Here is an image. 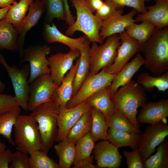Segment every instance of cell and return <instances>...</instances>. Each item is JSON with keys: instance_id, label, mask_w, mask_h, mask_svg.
I'll list each match as a JSON object with an SVG mask.
<instances>
[{"instance_id": "1", "label": "cell", "mask_w": 168, "mask_h": 168, "mask_svg": "<svg viewBox=\"0 0 168 168\" xmlns=\"http://www.w3.org/2000/svg\"><path fill=\"white\" fill-rule=\"evenodd\" d=\"M138 52L144 56L145 67L155 76L168 71V27L161 30L156 27L150 39L141 45Z\"/></svg>"}, {"instance_id": "2", "label": "cell", "mask_w": 168, "mask_h": 168, "mask_svg": "<svg viewBox=\"0 0 168 168\" xmlns=\"http://www.w3.org/2000/svg\"><path fill=\"white\" fill-rule=\"evenodd\" d=\"M115 106L135 127L140 129V126L137 120V110L147 102L145 91L141 86L131 80L121 87L111 97Z\"/></svg>"}, {"instance_id": "3", "label": "cell", "mask_w": 168, "mask_h": 168, "mask_svg": "<svg viewBox=\"0 0 168 168\" xmlns=\"http://www.w3.org/2000/svg\"><path fill=\"white\" fill-rule=\"evenodd\" d=\"M59 107L51 100L37 106L30 114L37 123L43 143L42 150L47 154L58 135L57 116Z\"/></svg>"}, {"instance_id": "4", "label": "cell", "mask_w": 168, "mask_h": 168, "mask_svg": "<svg viewBox=\"0 0 168 168\" xmlns=\"http://www.w3.org/2000/svg\"><path fill=\"white\" fill-rule=\"evenodd\" d=\"M70 0L76 9L77 19L72 24L69 25L65 34L71 36L76 31H81L90 42L100 44L103 43L99 35L103 21L91 12L84 0Z\"/></svg>"}, {"instance_id": "5", "label": "cell", "mask_w": 168, "mask_h": 168, "mask_svg": "<svg viewBox=\"0 0 168 168\" xmlns=\"http://www.w3.org/2000/svg\"><path fill=\"white\" fill-rule=\"evenodd\" d=\"M17 150L30 154L43 150V145L37 122L30 115H20L13 126Z\"/></svg>"}, {"instance_id": "6", "label": "cell", "mask_w": 168, "mask_h": 168, "mask_svg": "<svg viewBox=\"0 0 168 168\" xmlns=\"http://www.w3.org/2000/svg\"><path fill=\"white\" fill-rule=\"evenodd\" d=\"M104 43L98 45L93 42L89 49L90 72L92 75L96 74L105 67H109L114 62L118 47L120 44L119 34L107 37Z\"/></svg>"}, {"instance_id": "7", "label": "cell", "mask_w": 168, "mask_h": 168, "mask_svg": "<svg viewBox=\"0 0 168 168\" xmlns=\"http://www.w3.org/2000/svg\"><path fill=\"white\" fill-rule=\"evenodd\" d=\"M0 63L5 68L11 79L14 90V96L19 106L25 110H28L30 94L28 82L30 74L29 65H25L21 69L15 65L10 66L0 53Z\"/></svg>"}, {"instance_id": "8", "label": "cell", "mask_w": 168, "mask_h": 168, "mask_svg": "<svg viewBox=\"0 0 168 168\" xmlns=\"http://www.w3.org/2000/svg\"><path fill=\"white\" fill-rule=\"evenodd\" d=\"M116 74L107 73L105 67L96 74L92 75L89 73L77 92L67 103L66 107H74L86 101L100 90L110 86Z\"/></svg>"}, {"instance_id": "9", "label": "cell", "mask_w": 168, "mask_h": 168, "mask_svg": "<svg viewBox=\"0 0 168 168\" xmlns=\"http://www.w3.org/2000/svg\"><path fill=\"white\" fill-rule=\"evenodd\" d=\"M168 135L166 119L146 127L138 139V149L142 162L152 155L156 147Z\"/></svg>"}, {"instance_id": "10", "label": "cell", "mask_w": 168, "mask_h": 168, "mask_svg": "<svg viewBox=\"0 0 168 168\" xmlns=\"http://www.w3.org/2000/svg\"><path fill=\"white\" fill-rule=\"evenodd\" d=\"M50 51V47L46 45H31L24 49L21 63H29V84L40 76L50 74L49 62L46 55Z\"/></svg>"}, {"instance_id": "11", "label": "cell", "mask_w": 168, "mask_h": 168, "mask_svg": "<svg viewBox=\"0 0 168 168\" xmlns=\"http://www.w3.org/2000/svg\"><path fill=\"white\" fill-rule=\"evenodd\" d=\"M57 86L50 74H43L36 78L29 84L28 110L32 111L40 105L51 100L54 91Z\"/></svg>"}, {"instance_id": "12", "label": "cell", "mask_w": 168, "mask_h": 168, "mask_svg": "<svg viewBox=\"0 0 168 168\" xmlns=\"http://www.w3.org/2000/svg\"><path fill=\"white\" fill-rule=\"evenodd\" d=\"M91 107L86 101L71 108L59 107L57 116L58 131L56 141L58 142L65 139L73 126Z\"/></svg>"}, {"instance_id": "13", "label": "cell", "mask_w": 168, "mask_h": 168, "mask_svg": "<svg viewBox=\"0 0 168 168\" xmlns=\"http://www.w3.org/2000/svg\"><path fill=\"white\" fill-rule=\"evenodd\" d=\"M119 35L121 42L114 61L110 66L105 67V72L109 74H115L118 72L138 53L142 45L138 41L130 37L125 30Z\"/></svg>"}, {"instance_id": "14", "label": "cell", "mask_w": 168, "mask_h": 168, "mask_svg": "<svg viewBox=\"0 0 168 168\" xmlns=\"http://www.w3.org/2000/svg\"><path fill=\"white\" fill-rule=\"evenodd\" d=\"M80 55L79 50L70 49L67 53L58 52L47 58L50 74L55 85L59 86L63 77L73 64L74 60Z\"/></svg>"}, {"instance_id": "15", "label": "cell", "mask_w": 168, "mask_h": 168, "mask_svg": "<svg viewBox=\"0 0 168 168\" xmlns=\"http://www.w3.org/2000/svg\"><path fill=\"white\" fill-rule=\"evenodd\" d=\"M137 11L133 9L130 12L122 15V8L118 9L113 14L103 21L99 35L102 42L108 36L119 34L125 30L126 27L136 22L134 17Z\"/></svg>"}, {"instance_id": "16", "label": "cell", "mask_w": 168, "mask_h": 168, "mask_svg": "<svg viewBox=\"0 0 168 168\" xmlns=\"http://www.w3.org/2000/svg\"><path fill=\"white\" fill-rule=\"evenodd\" d=\"M29 12L22 20L17 28L18 34V50L20 59V65L23 52L25 37L27 32L35 25L45 11L44 6L41 1L36 0L30 4Z\"/></svg>"}, {"instance_id": "17", "label": "cell", "mask_w": 168, "mask_h": 168, "mask_svg": "<svg viewBox=\"0 0 168 168\" xmlns=\"http://www.w3.org/2000/svg\"><path fill=\"white\" fill-rule=\"evenodd\" d=\"M94 149L97 166L102 168H118L120 167L122 156L118 149L108 140H104L98 143Z\"/></svg>"}, {"instance_id": "18", "label": "cell", "mask_w": 168, "mask_h": 168, "mask_svg": "<svg viewBox=\"0 0 168 168\" xmlns=\"http://www.w3.org/2000/svg\"><path fill=\"white\" fill-rule=\"evenodd\" d=\"M137 116L139 123L157 124L168 116V100L162 98L157 102L146 103Z\"/></svg>"}, {"instance_id": "19", "label": "cell", "mask_w": 168, "mask_h": 168, "mask_svg": "<svg viewBox=\"0 0 168 168\" xmlns=\"http://www.w3.org/2000/svg\"><path fill=\"white\" fill-rule=\"evenodd\" d=\"M155 1V5L146 7L147 12L138 14L135 20L136 22H150L161 30L168 26V0Z\"/></svg>"}, {"instance_id": "20", "label": "cell", "mask_w": 168, "mask_h": 168, "mask_svg": "<svg viewBox=\"0 0 168 168\" xmlns=\"http://www.w3.org/2000/svg\"><path fill=\"white\" fill-rule=\"evenodd\" d=\"M43 35L44 40L48 43L59 42L68 46L70 49L79 51L88 38L85 35L77 38H71L61 33L54 23L51 25L44 24Z\"/></svg>"}, {"instance_id": "21", "label": "cell", "mask_w": 168, "mask_h": 168, "mask_svg": "<svg viewBox=\"0 0 168 168\" xmlns=\"http://www.w3.org/2000/svg\"><path fill=\"white\" fill-rule=\"evenodd\" d=\"M46 11L45 23L50 24L57 19L63 20L70 24L73 23L75 19L69 10L67 0H41Z\"/></svg>"}, {"instance_id": "22", "label": "cell", "mask_w": 168, "mask_h": 168, "mask_svg": "<svg viewBox=\"0 0 168 168\" xmlns=\"http://www.w3.org/2000/svg\"><path fill=\"white\" fill-rule=\"evenodd\" d=\"M79 61V58L75 64L73 65L63 77L61 85L54 91L51 100L59 107H66L67 104L72 97L73 81Z\"/></svg>"}, {"instance_id": "23", "label": "cell", "mask_w": 168, "mask_h": 168, "mask_svg": "<svg viewBox=\"0 0 168 168\" xmlns=\"http://www.w3.org/2000/svg\"><path fill=\"white\" fill-rule=\"evenodd\" d=\"M144 58L140 53H138L115 74L110 85L111 97L120 87L125 85L132 80L133 76L141 66L144 65Z\"/></svg>"}, {"instance_id": "24", "label": "cell", "mask_w": 168, "mask_h": 168, "mask_svg": "<svg viewBox=\"0 0 168 168\" xmlns=\"http://www.w3.org/2000/svg\"><path fill=\"white\" fill-rule=\"evenodd\" d=\"M90 42L87 38L85 42L83 47L80 50V61L73 81L72 97L77 92L90 73V63L89 49Z\"/></svg>"}, {"instance_id": "25", "label": "cell", "mask_w": 168, "mask_h": 168, "mask_svg": "<svg viewBox=\"0 0 168 168\" xmlns=\"http://www.w3.org/2000/svg\"><path fill=\"white\" fill-rule=\"evenodd\" d=\"M110 86L97 91L86 100L91 107L101 112L106 117L117 107L111 99Z\"/></svg>"}, {"instance_id": "26", "label": "cell", "mask_w": 168, "mask_h": 168, "mask_svg": "<svg viewBox=\"0 0 168 168\" xmlns=\"http://www.w3.org/2000/svg\"><path fill=\"white\" fill-rule=\"evenodd\" d=\"M18 38L16 28L4 18L0 20V49L18 50Z\"/></svg>"}, {"instance_id": "27", "label": "cell", "mask_w": 168, "mask_h": 168, "mask_svg": "<svg viewBox=\"0 0 168 168\" xmlns=\"http://www.w3.org/2000/svg\"><path fill=\"white\" fill-rule=\"evenodd\" d=\"M136 82L145 91L152 92L156 87L164 92L168 89V71L158 77L152 76L147 72H142L138 77Z\"/></svg>"}, {"instance_id": "28", "label": "cell", "mask_w": 168, "mask_h": 168, "mask_svg": "<svg viewBox=\"0 0 168 168\" xmlns=\"http://www.w3.org/2000/svg\"><path fill=\"white\" fill-rule=\"evenodd\" d=\"M75 144L65 139L54 145V150L59 159V168H70L73 164L76 156Z\"/></svg>"}, {"instance_id": "29", "label": "cell", "mask_w": 168, "mask_h": 168, "mask_svg": "<svg viewBox=\"0 0 168 168\" xmlns=\"http://www.w3.org/2000/svg\"><path fill=\"white\" fill-rule=\"evenodd\" d=\"M139 134L110 128L108 130V140L118 149L127 146L132 150L138 148Z\"/></svg>"}, {"instance_id": "30", "label": "cell", "mask_w": 168, "mask_h": 168, "mask_svg": "<svg viewBox=\"0 0 168 168\" xmlns=\"http://www.w3.org/2000/svg\"><path fill=\"white\" fill-rule=\"evenodd\" d=\"M91 108L81 116L71 129L65 139L76 144L79 140L90 132L92 123Z\"/></svg>"}, {"instance_id": "31", "label": "cell", "mask_w": 168, "mask_h": 168, "mask_svg": "<svg viewBox=\"0 0 168 168\" xmlns=\"http://www.w3.org/2000/svg\"><path fill=\"white\" fill-rule=\"evenodd\" d=\"M109 128L114 130L140 134L142 131L133 125L117 108L105 118Z\"/></svg>"}, {"instance_id": "32", "label": "cell", "mask_w": 168, "mask_h": 168, "mask_svg": "<svg viewBox=\"0 0 168 168\" xmlns=\"http://www.w3.org/2000/svg\"><path fill=\"white\" fill-rule=\"evenodd\" d=\"M20 107L0 114V134L2 135L10 144L16 147L12 136L13 127L20 115Z\"/></svg>"}, {"instance_id": "33", "label": "cell", "mask_w": 168, "mask_h": 168, "mask_svg": "<svg viewBox=\"0 0 168 168\" xmlns=\"http://www.w3.org/2000/svg\"><path fill=\"white\" fill-rule=\"evenodd\" d=\"M156 27L152 23L143 21L140 24L132 23L126 28L125 31L130 37L142 45L150 39Z\"/></svg>"}, {"instance_id": "34", "label": "cell", "mask_w": 168, "mask_h": 168, "mask_svg": "<svg viewBox=\"0 0 168 168\" xmlns=\"http://www.w3.org/2000/svg\"><path fill=\"white\" fill-rule=\"evenodd\" d=\"M92 123L91 136L95 142L100 140H108L109 127L102 113L93 107L91 108Z\"/></svg>"}, {"instance_id": "35", "label": "cell", "mask_w": 168, "mask_h": 168, "mask_svg": "<svg viewBox=\"0 0 168 168\" xmlns=\"http://www.w3.org/2000/svg\"><path fill=\"white\" fill-rule=\"evenodd\" d=\"M34 0H20L11 5L4 17L16 28L25 16L31 3Z\"/></svg>"}, {"instance_id": "36", "label": "cell", "mask_w": 168, "mask_h": 168, "mask_svg": "<svg viewBox=\"0 0 168 168\" xmlns=\"http://www.w3.org/2000/svg\"><path fill=\"white\" fill-rule=\"evenodd\" d=\"M157 152L143 162L144 168H168V142L165 138L157 147Z\"/></svg>"}, {"instance_id": "37", "label": "cell", "mask_w": 168, "mask_h": 168, "mask_svg": "<svg viewBox=\"0 0 168 168\" xmlns=\"http://www.w3.org/2000/svg\"><path fill=\"white\" fill-rule=\"evenodd\" d=\"M47 154L42 150L35 151L29 154V168H59L58 164Z\"/></svg>"}, {"instance_id": "38", "label": "cell", "mask_w": 168, "mask_h": 168, "mask_svg": "<svg viewBox=\"0 0 168 168\" xmlns=\"http://www.w3.org/2000/svg\"><path fill=\"white\" fill-rule=\"evenodd\" d=\"M95 143L90 132L76 143V156L73 165L90 156L95 147Z\"/></svg>"}, {"instance_id": "39", "label": "cell", "mask_w": 168, "mask_h": 168, "mask_svg": "<svg viewBox=\"0 0 168 168\" xmlns=\"http://www.w3.org/2000/svg\"><path fill=\"white\" fill-rule=\"evenodd\" d=\"M118 8L125 6L131 7L140 14L146 13L147 10L145 5L146 1L151 0H110Z\"/></svg>"}, {"instance_id": "40", "label": "cell", "mask_w": 168, "mask_h": 168, "mask_svg": "<svg viewBox=\"0 0 168 168\" xmlns=\"http://www.w3.org/2000/svg\"><path fill=\"white\" fill-rule=\"evenodd\" d=\"M123 153L126 159L128 168H144L138 148L133 149L132 151L124 150Z\"/></svg>"}, {"instance_id": "41", "label": "cell", "mask_w": 168, "mask_h": 168, "mask_svg": "<svg viewBox=\"0 0 168 168\" xmlns=\"http://www.w3.org/2000/svg\"><path fill=\"white\" fill-rule=\"evenodd\" d=\"M28 154L18 150L12 153V161L10 168H29Z\"/></svg>"}, {"instance_id": "42", "label": "cell", "mask_w": 168, "mask_h": 168, "mask_svg": "<svg viewBox=\"0 0 168 168\" xmlns=\"http://www.w3.org/2000/svg\"><path fill=\"white\" fill-rule=\"evenodd\" d=\"M19 107L14 96L0 93V114Z\"/></svg>"}, {"instance_id": "43", "label": "cell", "mask_w": 168, "mask_h": 168, "mask_svg": "<svg viewBox=\"0 0 168 168\" xmlns=\"http://www.w3.org/2000/svg\"><path fill=\"white\" fill-rule=\"evenodd\" d=\"M118 9L110 0H105L102 6L95 12V15L103 21L113 14Z\"/></svg>"}, {"instance_id": "44", "label": "cell", "mask_w": 168, "mask_h": 168, "mask_svg": "<svg viewBox=\"0 0 168 168\" xmlns=\"http://www.w3.org/2000/svg\"><path fill=\"white\" fill-rule=\"evenodd\" d=\"M12 152L9 149L5 150L0 154V168H9V164L12 161Z\"/></svg>"}, {"instance_id": "45", "label": "cell", "mask_w": 168, "mask_h": 168, "mask_svg": "<svg viewBox=\"0 0 168 168\" xmlns=\"http://www.w3.org/2000/svg\"><path fill=\"white\" fill-rule=\"evenodd\" d=\"M74 165V168H95L96 167L93 164V157L91 156Z\"/></svg>"}, {"instance_id": "46", "label": "cell", "mask_w": 168, "mask_h": 168, "mask_svg": "<svg viewBox=\"0 0 168 168\" xmlns=\"http://www.w3.org/2000/svg\"><path fill=\"white\" fill-rule=\"evenodd\" d=\"M89 9L93 13L100 9L103 5V0H84Z\"/></svg>"}, {"instance_id": "47", "label": "cell", "mask_w": 168, "mask_h": 168, "mask_svg": "<svg viewBox=\"0 0 168 168\" xmlns=\"http://www.w3.org/2000/svg\"><path fill=\"white\" fill-rule=\"evenodd\" d=\"M16 2L15 0H0V7L2 8L6 7Z\"/></svg>"}, {"instance_id": "48", "label": "cell", "mask_w": 168, "mask_h": 168, "mask_svg": "<svg viewBox=\"0 0 168 168\" xmlns=\"http://www.w3.org/2000/svg\"><path fill=\"white\" fill-rule=\"evenodd\" d=\"M11 5L4 8L0 9V20L5 17Z\"/></svg>"}, {"instance_id": "49", "label": "cell", "mask_w": 168, "mask_h": 168, "mask_svg": "<svg viewBox=\"0 0 168 168\" xmlns=\"http://www.w3.org/2000/svg\"><path fill=\"white\" fill-rule=\"evenodd\" d=\"M6 148V145L5 142H2L0 140V154L4 151Z\"/></svg>"}, {"instance_id": "50", "label": "cell", "mask_w": 168, "mask_h": 168, "mask_svg": "<svg viewBox=\"0 0 168 168\" xmlns=\"http://www.w3.org/2000/svg\"><path fill=\"white\" fill-rule=\"evenodd\" d=\"M5 85L0 80V93L2 91L5 89Z\"/></svg>"}]
</instances>
